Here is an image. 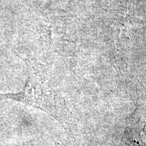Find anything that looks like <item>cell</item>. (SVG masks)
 <instances>
[{"mask_svg": "<svg viewBox=\"0 0 146 146\" xmlns=\"http://www.w3.org/2000/svg\"><path fill=\"white\" fill-rule=\"evenodd\" d=\"M0 100H11L41 110L58 121L66 129L72 130L70 110L54 84L41 69L36 68L30 72L21 91L0 94Z\"/></svg>", "mask_w": 146, "mask_h": 146, "instance_id": "6da1fadb", "label": "cell"}]
</instances>
